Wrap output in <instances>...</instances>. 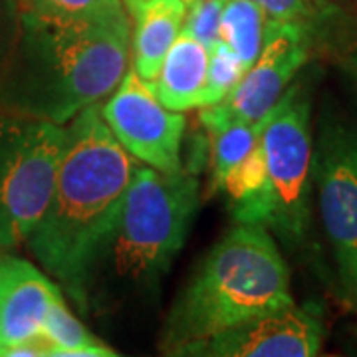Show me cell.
I'll use <instances>...</instances> for the list:
<instances>
[{
	"label": "cell",
	"instance_id": "1",
	"mask_svg": "<svg viewBox=\"0 0 357 357\" xmlns=\"http://www.w3.org/2000/svg\"><path fill=\"white\" fill-rule=\"evenodd\" d=\"M129 32L126 13L96 20L20 13L18 34L0 70V114L68 126L123 79Z\"/></svg>",
	"mask_w": 357,
	"mask_h": 357
},
{
	"label": "cell",
	"instance_id": "2",
	"mask_svg": "<svg viewBox=\"0 0 357 357\" xmlns=\"http://www.w3.org/2000/svg\"><path fill=\"white\" fill-rule=\"evenodd\" d=\"M199 201V181L185 169L163 173L137 165L115 217L88 258L86 314L151 302L187 243Z\"/></svg>",
	"mask_w": 357,
	"mask_h": 357
},
{
	"label": "cell",
	"instance_id": "3",
	"mask_svg": "<svg viewBox=\"0 0 357 357\" xmlns=\"http://www.w3.org/2000/svg\"><path fill=\"white\" fill-rule=\"evenodd\" d=\"M66 129L54 191L26 243L86 314L88 258L115 217L137 163L103 121L100 103L82 109Z\"/></svg>",
	"mask_w": 357,
	"mask_h": 357
},
{
	"label": "cell",
	"instance_id": "4",
	"mask_svg": "<svg viewBox=\"0 0 357 357\" xmlns=\"http://www.w3.org/2000/svg\"><path fill=\"white\" fill-rule=\"evenodd\" d=\"M292 304L290 272L270 230L238 222L208 252L171 307L163 349L181 356L189 345Z\"/></svg>",
	"mask_w": 357,
	"mask_h": 357
},
{
	"label": "cell",
	"instance_id": "5",
	"mask_svg": "<svg viewBox=\"0 0 357 357\" xmlns=\"http://www.w3.org/2000/svg\"><path fill=\"white\" fill-rule=\"evenodd\" d=\"M260 143L266 163V185L252 201L230 206L241 225H260L298 243L310 220L312 131L310 100L300 84L282 93L262 121Z\"/></svg>",
	"mask_w": 357,
	"mask_h": 357
},
{
	"label": "cell",
	"instance_id": "6",
	"mask_svg": "<svg viewBox=\"0 0 357 357\" xmlns=\"http://www.w3.org/2000/svg\"><path fill=\"white\" fill-rule=\"evenodd\" d=\"M66 126L0 114V250L28 241L50 201Z\"/></svg>",
	"mask_w": 357,
	"mask_h": 357
},
{
	"label": "cell",
	"instance_id": "7",
	"mask_svg": "<svg viewBox=\"0 0 357 357\" xmlns=\"http://www.w3.org/2000/svg\"><path fill=\"white\" fill-rule=\"evenodd\" d=\"M312 175L344 300L357 310V129L340 121L321 123Z\"/></svg>",
	"mask_w": 357,
	"mask_h": 357
},
{
	"label": "cell",
	"instance_id": "8",
	"mask_svg": "<svg viewBox=\"0 0 357 357\" xmlns=\"http://www.w3.org/2000/svg\"><path fill=\"white\" fill-rule=\"evenodd\" d=\"M310 46L312 32L307 28L270 18L264 46L255 64L225 100L201 107L199 117L206 133L232 121L258 123L264 119L307 62Z\"/></svg>",
	"mask_w": 357,
	"mask_h": 357
},
{
	"label": "cell",
	"instance_id": "9",
	"mask_svg": "<svg viewBox=\"0 0 357 357\" xmlns=\"http://www.w3.org/2000/svg\"><path fill=\"white\" fill-rule=\"evenodd\" d=\"M103 121L115 139L135 161L163 171H183L181 145L185 135V115L167 109L159 102L153 84L145 82L131 66L107 102L100 103Z\"/></svg>",
	"mask_w": 357,
	"mask_h": 357
},
{
	"label": "cell",
	"instance_id": "10",
	"mask_svg": "<svg viewBox=\"0 0 357 357\" xmlns=\"http://www.w3.org/2000/svg\"><path fill=\"white\" fill-rule=\"evenodd\" d=\"M324 330L319 319L296 304L243 321L192 344L181 356L211 357H312L318 356Z\"/></svg>",
	"mask_w": 357,
	"mask_h": 357
},
{
	"label": "cell",
	"instance_id": "11",
	"mask_svg": "<svg viewBox=\"0 0 357 357\" xmlns=\"http://www.w3.org/2000/svg\"><path fill=\"white\" fill-rule=\"evenodd\" d=\"M58 292L38 268L6 256L0 270V349L38 335Z\"/></svg>",
	"mask_w": 357,
	"mask_h": 357
},
{
	"label": "cell",
	"instance_id": "12",
	"mask_svg": "<svg viewBox=\"0 0 357 357\" xmlns=\"http://www.w3.org/2000/svg\"><path fill=\"white\" fill-rule=\"evenodd\" d=\"M126 4L133 20V68L153 84L183 28L189 4L185 0H126Z\"/></svg>",
	"mask_w": 357,
	"mask_h": 357
},
{
	"label": "cell",
	"instance_id": "13",
	"mask_svg": "<svg viewBox=\"0 0 357 357\" xmlns=\"http://www.w3.org/2000/svg\"><path fill=\"white\" fill-rule=\"evenodd\" d=\"M211 50L201 40L181 28L177 40L167 54L153 89L159 102L173 112L201 109L208 76Z\"/></svg>",
	"mask_w": 357,
	"mask_h": 357
},
{
	"label": "cell",
	"instance_id": "14",
	"mask_svg": "<svg viewBox=\"0 0 357 357\" xmlns=\"http://www.w3.org/2000/svg\"><path fill=\"white\" fill-rule=\"evenodd\" d=\"M40 335L50 344V356L68 357H115L117 351L102 344L93 333L74 318L66 306L62 292L56 294L46 314Z\"/></svg>",
	"mask_w": 357,
	"mask_h": 357
},
{
	"label": "cell",
	"instance_id": "15",
	"mask_svg": "<svg viewBox=\"0 0 357 357\" xmlns=\"http://www.w3.org/2000/svg\"><path fill=\"white\" fill-rule=\"evenodd\" d=\"M268 22V14L252 0H225L220 40L238 56L246 70L255 64L264 46Z\"/></svg>",
	"mask_w": 357,
	"mask_h": 357
},
{
	"label": "cell",
	"instance_id": "16",
	"mask_svg": "<svg viewBox=\"0 0 357 357\" xmlns=\"http://www.w3.org/2000/svg\"><path fill=\"white\" fill-rule=\"evenodd\" d=\"M262 121H232L208 133L211 139V189L220 191L225 178L246 155L255 149L262 133Z\"/></svg>",
	"mask_w": 357,
	"mask_h": 357
},
{
	"label": "cell",
	"instance_id": "17",
	"mask_svg": "<svg viewBox=\"0 0 357 357\" xmlns=\"http://www.w3.org/2000/svg\"><path fill=\"white\" fill-rule=\"evenodd\" d=\"M20 13L50 20H96L123 13L121 0H16Z\"/></svg>",
	"mask_w": 357,
	"mask_h": 357
},
{
	"label": "cell",
	"instance_id": "18",
	"mask_svg": "<svg viewBox=\"0 0 357 357\" xmlns=\"http://www.w3.org/2000/svg\"><path fill=\"white\" fill-rule=\"evenodd\" d=\"M264 185H266V163H264L262 143L258 139L255 149L227 175L220 191L227 192L230 206H236L258 197Z\"/></svg>",
	"mask_w": 357,
	"mask_h": 357
},
{
	"label": "cell",
	"instance_id": "19",
	"mask_svg": "<svg viewBox=\"0 0 357 357\" xmlns=\"http://www.w3.org/2000/svg\"><path fill=\"white\" fill-rule=\"evenodd\" d=\"M244 72H246V68L238 60V56L220 40L211 50V58H208V76H206L203 107L225 100L232 91V88L241 82Z\"/></svg>",
	"mask_w": 357,
	"mask_h": 357
},
{
	"label": "cell",
	"instance_id": "20",
	"mask_svg": "<svg viewBox=\"0 0 357 357\" xmlns=\"http://www.w3.org/2000/svg\"><path fill=\"white\" fill-rule=\"evenodd\" d=\"M268 18L278 22H290L307 28L312 34L321 22L330 18L332 6L328 0H252Z\"/></svg>",
	"mask_w": 357,
	"mask_h": 357
},
{
	"label": "cell",
	"instance_id": "21",
	"mask_svg": "<svg viewBox=\"0 0 357 357\" xmlns=\"http://www.w3.org/2000/svg\"><path fill=\"white\" fill-rule=\"evenodd\" d=\"M225 0H195L191 10H187L183 28L201 40L208 50L220 42V20H222Z\"/></svg>",
	"mask_w": 357,
	"mask_h": 357
},
{
	"label": "cell",
	"instance_id": "22",
	"mask_svg": "<svg viewBox=\"0 0 357 357\" xmlns=\"http://www.w3.org/2000/svg\"><path fill=\"white\" fill-rule=\"evenodd\" d=\"M20 24V8L16 0H0V70L8 58Z\"/></svg>",
	"mask_w": 357,
	"mask_h": 357
},
{
	"label": "cell",
	"instance_id": "23",
	"mask_svg": "<svg viewBox=\"0 0 357 357\" xmlns=\"http://www.w3.org/2000/svg\"><path fill=\"white\" fill-rule=\"evenodd\" d=\"M351 66H354V72H356V77H357V48H356V54H354V60H351Z\"/></svg>",
	"mask_w": 357,
	"mask_h": 357
},
{
	"label": "cell",
	"instance_id": "24",
	"mask_svg": "<svg viewBox=\"0 0 357 357\" xmlns=\"http://www.w3.org/2000/svg\"><path fill=\"white\" fill-rule=\"evenodd\" d=\"M4 260H6V255H2V252H0V270H2V266H4Z\"/></svg>",
	"mask_w": 357,
	"mask_h": 357
},
{
	"label": "cell",
	"instance_id": "25",
	"mask_svg": "<svg viewBox=\"0 0 357 357\" xmlns=\"http://www.w3.org/2000/svg\"><path fill=\"white\" fill-rule=\"evenodd\" d=\"M185 2H187V4H189V6H191L192 2H195V0H185Z\"/></svg>",
	"mask_w": 357,
	"mask_h": 357
}]
</instances>
